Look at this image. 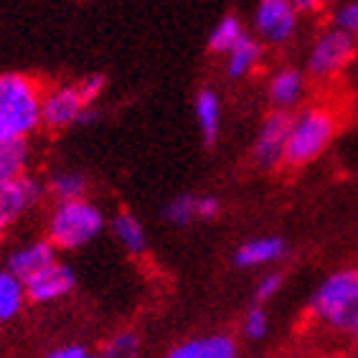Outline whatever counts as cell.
I'll use <instances>...</instances> for the list:
<instances>
[{
  "mask_svg": "<svg viewBox=\"0 0 358 358\" xmlns=\"http://www.w3.org/2000/svg\"><path fill=\"white\" fill-rule=\"evenodd\" d=\"M341 132V112L331 102H310L292 112L285 168L303 171L331 150Z\"/></svg>",
  "mask_w": 358,
  "mask_h": 358,
  "instance_id": "6da1fadb",
  "label": "cell"
},
{
  "mask_svg": "<svg viewBox=\"0 0 358 358\" xmlns=\"http://www.w3.org/2000/svg\"><path fill=\"white\" fill-rule=\"evenodd\" d=\"M308 320L328 333H353L358 320V267L336 269L308 300Z\"/></svg>",
  "mask_w": 358,
  "mask_h": 358,
  "instance_id": "7a4b0ae2",
  "label": "cell"
},
{
  "mask_svg": "<svg viewBox=\"0 0 358 358\" xmlns=\"http://www.w3.org/2000/svg\"><path fill=\"white\" fill-rule=\"evenodd\" d=\"M43 87L23 71L0 74V140H28L41 130Z\"/></svg>",
  "mask_w": 358,
  "mask_h": 358,
  "instance_id": "3957f363",
  "label": "cell"
},
{
  "mask_svg": "<svg viewBox=\"0 0 358 358\" xmlns=\"http://www.w3.org/2000/svg\"><path fill=\"white\" fill-rule=\"evenodd\" d=\"M107 227H110V219L102 211V206L87 196V199L54 203L46 216L43 236L59 252H79L99 239Z\"/></svg>",
  "mask_w": 358,
  "mask_h": 358,
  "instance_id": "277c9868",
  "label": "cell"
},
{
  "mask_svg": "<svg viewBox=\"0 0 358 358\" xmlns=\"http://www.w3.org/2000/svg\"><path fill=\"white\" fill-rule=\"evenodd\" d=\"M358 59V41L348 31L338 26L323 28L308 46L305 56V74L310 82L328 84L336 82L351 69Z\"/></svg>",
  "mask_w": 358,
  "mask_h": 358,
  "instance_id": "5b68a950",
  "label": "cell"
},
{
  "mask_svg": "<svg viewBox=\"0 0 358 358\" xmlns=\"http://www.w3.org/2000/svg\"><path fill=\"white\" fill-rule=\"evenodd\" d=\"M303 15L289 0H259L252 13V34L267 48L289 46L300 34Z\"/></svg>",
  "mask_w": 358,
  "mask_h": 358,
  "instance_id": "8992f818",
  "label": "cell"
},
{
  "mask_svg": "<svg viewBox=\"0 0 358 358\" xmlns=\"http://www.w3.org/2000/svg\"><path fill=\"white\" fill-rule=\"evenodd\" d=\"M289 122H292V112H280V110H272L262 120L255 143H252V166L257 171L277 173L285 168Z\"/></svg>",
  "mask_w": 358,
  "mask_h": 358,
  "instance_id": "52a82bcc",
  "label": "cell"
},
{
  "mask_svg": "<svg viewBox=\"0 0 358 358\" xmlns=\"http://www.w3.org/2000/svg\"><path fill=\"white\" fill-rule=\"evenodd\" d=\"M87 110H90V104L84 102L76 82L46 87L41 96V130L64 132L74 124H82Z\"/></svg>",
  "mask_w": 358,
  "mask_h": 358,
  "instance_id": "ba28073f",
  "label": "cell"
},
{
  "mask_svg": "<svg viewBox=\"0 0 358 358\" xmlns=\"http://www.w3.org/2000/svg\"><path fill=\"white\" fill-rule=\"evenodd\" d=\"M46 183L34 173L21 178L0 180V229L6 231L46 201Z\"/></svg>",
  "mask_w": 358,
  "mask_h": 358,
  "instance_id": "9c48e42d",
  "label": "cell"
},
{
  "mask_svg": "<svg viewBox=\"0 0 358 358\" xmlns=\"http://www.w3.org/2000/svg\"><path fill=\"white\" fill-rule=\"evenodd\" d=\"M74 289H76L74 267L66 262H59V259L26 280L28 303L34 305H54L59 300H66Z\"/></svg>",
  "mask_w": 358,
  "mask_h": 358,
  "instance_id": "30bf717a",
  "label": "cell"
},
{
  "mask_svg": "<svg viewBox=\"0 0 358 358\" xmlns=\"http://www.w3.org/2000/svg\"><path fill=\"white\" fill-rule=\"evenodd\" d=\"M308 74L297 66H277L267 79V99L272 110L280 112H297L308 99Z\"/></svg>",
  "mask_w": 358,
  "mask_h": 358,
  "instance_id": "8fae6325",
  "label": "cell"
},
{
  "mask_svg": "<svg viewBox=\"0 0 358 358\" xmlns=\"http://www.w3.org/2000/svg\"><path fill=\"white\" fill-rule=\"evenodd\" d=\"M56 259H59V249L46 236H36V239H28L26 244L10 249V255L6 257V269H10L18 280L26 282L28 277H34L43 267L54 264Z\"/></svg>",
  "mask_w": 358,
  "mask_h": 358,
  "instance_id": "7c38bea8",
  "label": "cell"
},
{
  "mask_svg": "<svg viewBox=\"0 0 358 358\" xmlns=\"http://www.w3.org/2000/svg\"><path fill=\"white\" fill-rule=\"evenodd\" d=\"M285 257H287V241L277 234H267L241 241L239 247L234 249L231 262L241 269H264L277 264Z\"/></svg>",
  "mask_w": 358,
  "mask_h": 358,
  "instance_id": "4fadbf2b",
  "label": "cell"
},
{
  "mask_svg": "<svg viewBox=\"0 0 358 358\" xmlns=\"http://www.w3.org/2000/svg\"><path fill=\"white\" fill-rule=\"evenodd\" d=\"M264 46L255 34H244L241 36V41L236 43L227 56H224V71L231 82H241V79H249V76L255 74L264 62Z\"/></svg>",
  "mask_w": 358,
  "mask_h": 358,
  "instance_id": "5bb4252c",
  "label": "cell"
},
{
  "mask_svg": "<svg viewBox=\"0 0 358 358\" xmlns=\"http://www.w3.org/2000/svg\"><path fill=\"white\" fill-rule=\"evenodd\" d=\"M193 117L201 138L206 145H214L224 127V102L214 87H201L193 96Z\"/></svg>",
  "mask_w": 358,
  "mask_h": 358,
  "instance_id": "9a60e30c",
  "label": "cell"
},
{
  "mask_svg": "<svg viewBox=\"0 0 358 358\" xmlns=\"http://www.w3.org/2000/svg\"><path fill=\"white\" fill-rule=\"evenodd\" d=\"M110 231H112V236H115V241L122 247L124 255L135 257V259L148 255V249H150V236H148L145 224L132 214V211H117V214L112 216Z\"/></svg>",
  "mask_w": 358,
  "mask_h": 358,
  "instance_id": "2e32d148",
  "label": "cell"
},
{
  "mask_svg": "<svg viewBox=\"0 0 358 358\" xmlns=\"http://www.w3.org/2000/svg\"><path fill=\"white\" fill-rule=\"evenodd\" d=\"M43 183H46V196L54 201V203L87 199V196H90V180H87V176L79 171H71V168L54 171Z\"/></svg>",
  "mask_w": 358,
  "mask_h": 358,
  "instance_id": "e0dca14e",
  "label": "cell"
},
{
  "mask_svg": "<svg viewBox=\"0 0 358 358\" xmlns=\"http://www.w3.org/2000/svg\"><path fill=\"white\" fill-rule=\"evenodd\" d=\"M31 140H0V180H13L31 173Z\"/></svg>",
  "mask_w": 358,
  "mask_h": 358,
  "instance_id": "ac0fdd59",
  "label": "cell"
},
{
  "mask_svg": "<svg viewBox=\"0 0 358 358\" xmlns=\"http://www.w3.org/2000/svg\"><path fill=\"white\" fill-rule=\"evenodd\" d=\"M28 295L26 282L10 272V269L0 267V323H10L26 310Z\"/></svg>",
  "mask_w": 358,
  "mask_h": 358,
  "instance_id": "d6986e66",
  "label": "cell"
},
{
  "mask_svg": "<svg viewBox=\"0 0 358 358\" xmlns=\"http://www.w3.org/2000/svg\"><path fill=\"white\" fill-rule=\"evenodd\" d=\"M244 34H247L244 21H241L239 15L229 13V15H224V18H219L216 26L211 28V34H208V38H206V46L214 56H227L229 51L241 41Z\"/></svg>",
  "mask_w": 358,
  "mask_h": 358,
  "instance_id": "ffe728a7",
  "label": "cell"
},
{
  "mask_svg": "<svg viewBox=\"0 0 358 358\" xmlns=\"http://www.w3.org/2000/svg\"><path fill=\"white\" fill-rule=\"evenodd\" d=\"M163 219L171 227H191L199 221V193H180L171 199L163 208Z\"/></svg>",
  "mask_w": 358,
  "mask_h": 358,
  "instance_id": "44dd1931",
  "label": "cell"
},
{
  "mask_svg": "<svg viewBox=\"0 0 358 358\" xmlns=\"http://www.w3.org/2000/svg\"><path fill=\"white\" fill-rule=\"evenodd\" d=\"M104 356L107 358H140L143 353V338L135 328H122L112 333L104 343Z\"/></svg>",
  "mask_w": 358,
  "mask_h": 358,
  "instance_id": "7402d4cb",
  "label": "cell"
},
{
  "mask_svg": "<svg viewBox=\"0 0 358 358\" xmlns=\"http://www.w3.org/2000/svg\"><path fill=\"white\" fill-rule=\"evenodd\" d=\"M201 348L203 358H241L239 343L231 333H208L201 336Z\"/></svg>",
  "mask_w": 358,
  "mask_h": 358,
  "instance_id": "603a6c76",
  "label": "cell"
},
{
  "mask_svg": "<svg viewBox=\"0 0 358 358\" xmlns=\"http://www.w3.org/2000/svg\"><path fill=\"white\" fill-rule=\"evenodd\" d=\"M241 336L247 341H264L269 336V313L264 305H252L241 317Z\"/></svg>",
  "mask_w": 358,
  "mask_h": 358,
  "instance_id": "cb8c5ba5",
  "label": "cell"
},
{
  "mask_svg": "<svg viewBox=\"0 0 358 358\" xmlns=\"http://www.w3.org/2000/svg\"><path fill=\"white\" fill-rule=\"evenodd\" d=\"M282 287H285V275H282V272H277V269H272V272H264L262 280H259V282H257V287H255V303L264 305V303H269V300H275Z\"/></svg>",
  "mask_w": 358,
  "mask_h": 358,
  "instance_id": "d4e9b609",
  "label": "cell"
},
{
  "mask_svg": "<svg viewBox=\"0 0 358 358\" xmlns=\"http://www.w3.org/2000/svg\"><path fill=\"white\" fill-rule=\"evenodd\" d=\"M333 26L348 31L358 41V0H348L343 6H338L336 15H333Z\"/></svg>",
  "mask_w": 358,
  "mask_h": 358,
  "instance_id": "484cf974",
  "label": "cell"
},
{
  "mask_svg": "<svg viewBox=\"0 0 358 358\" xmlns=\"http://www.w3.org/2000/svg\"><path fill=\"white\" fill-rule=\"evenodd\" d=\"M79 92H82L84 102L90 104V107H94L96 99L104 94V90H107V76L104 74H90L84 76V79H79Z\"/></svg>",
  "mask_w": 358,
  "mask_h": 358,
  "instance_id": "4316f807",
  "label": "cell"
},
{
  "mask_svg": "<svg viewBox=\"0 0 358 358\" xmlns=\"http://www.w3.org/2000/svg\"><path fill=\"white\" fill-rule=\"evenodd\" d=\"M166 358H203V348H201V336L180 341L166 353Z\"/></svg>",
  "mask_w": 358,
  "mask_h": 358,
  "instance_id": "83f0119b",
  "label": "cell"
},
{
  "mask_svg": "<svg viewBox=\"0 0 358 358\" xmlns=\"http://www.w3.org/2000/svg\"><path fill=\"white\" fill-rule=\"evenodd\" d=\"M221 208H224V203H221L219 196H214V193H199V219L201 221H214L216 216L221 214Z\"/></svg>",
  "mask_w": 358,
  "mask_h": 358,
  "instance_id": "f1b7e54d",
  "label": "cell"
},
{
  "mask_svg": "<svg viewBox=\"0 0 358 358\" xmlns=\"http://www.w3.org/2000/svg\"><path fill=\"white\" fill-rule=\"evenodd\" d=\"M92 351L87 345L82 343H64V345H56L51 351L46 353L43 358H90Z\"/></svg>",
  "mask_w": 358,
  "mask_h": 358,
  "instance_id": "f546056e",
  "label": "cell"
},
{
  "mask_svg": "<svg viewBox=\"0 0 358 358\" xmlns=\"http://www.w3.org/2000/svg\"><path fill=\"white\" fill-rule=\"evenodd\" d=\"M289 3L297 8V13L300 15H317L328 8L331 0H289Z\"/></svg>",
  "mask_w": 358,
  "mask_h": 358,
  "instance_id": "4dcf8cb0",
  "label": "cell"
},
{
  "mask_svg": "<svg viewBox=\"0 0 358 358\" xmlns=\"http://www.w3.org/2000/svg\"><path fill=\"white\" fill-rule=\"evenodd\" d=\"M90 358H107V356H104V353L102 351H99V353H92V356Z\"/></svg>",
  "mask_w": 358,
  "mask_h": 358,
  "instance_id": "1f68e13d",
  "label": "cell"
},
{
  "mask_svg": "<svg viewBox=\"0 0 358 358\" xmlns=\"http://www.w3.org/2000/svg\"><path fill=\"white\" fill-rule=\"evenodd\" d=\"M353 338H358V320H356V325H353V333H351Z\"/></svg>",
  "mask_w": 358,
  "mask_h": 358,
  "instance_id": "d6a6232c",
  "label": "cell"
},
{
  "mask_svg": "<svg viewBox=\"0 0 358 358\" xmlns=\"http://www.w3.org/2000/svg\"><path fill=\"white\" fill-rule=\"evenodd\" d=\"M3 236H6V231H3V229H0V244H3Z\"/></svg>",
  "mask_w": 358,
  "mask_h": 358,
  "instance_id": "836d02e7",
  "label": "cell"
},
{
  "mask_svg": "<svg viewBox=\"0 0 358 358\" xmlns=\"http://www.w3.org/2000/svg\"><path fill=\"white\" fill-rule=\"evenodd\" d=\"M356 343H358V338H356Z\"/></svg>",
  "mask_w": 358,
  "mask_h": 358,
  "instance_id": "e575fe53",
  "label": "cell"
}]
</instances>
